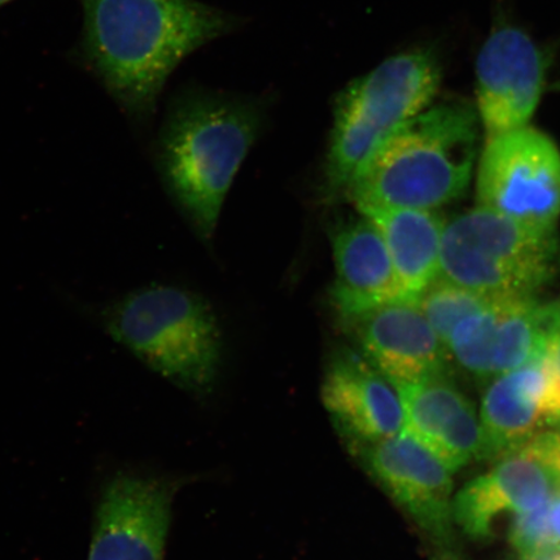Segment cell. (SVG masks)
<instances>
[{
    "instance_id": "obj_1",
    "label": "cell",
    "mask_w": 560,
    "mask_h": 560,
    "mask_svg": "<svg viewBox=\"0 0 560 560\" xmlns=\"http://www.w3.org/2000/svg\"><path fill=\"white\" fill-rule=\"evenodd\" d=\"M83 55L126 114L155 110L188 55L234 32L240 18L199 0H81Z\"/></svg>"
},
{
    "instance_id": "obj_2",
    "label": "cell",
    "mask_w": 560,
    "mask_h": 560,
    "mask_svg": "<svg viewBox=\"0 0 560 560\" xmlns=\"http://www.w3.org/2000/svg\"><path fill=\"white\" fill-rule=\"evenodd\" d=\"M479 124L470 104L430 105L377 147L350 184L346 200L359 212L450 205L470 184Z\"/></svg>"
},
{
    "instance_id": "obj_3",
    "label": "cell",
    "mask_w": 560,
    "mask_h": 560,
    "mask_svg": "<svg viewBox=\"0 0 560 560\" xmlns=\"http://www.w3.org/2000/svg\"><path fill=\"white\" fill-rule=\"evenodd\" d=\"M260 125L258 105L242 97L195 91L173 104L161 131L160 167L201 240L212 237Z\"/></svg>"
},
{
    "instance_id": "obj_4",
    "label": "cell",
    "mask_w": 560,
    "mask_h": 560,
    "mask_svg": "<svg viewBox=\"0 0 560 560\" xmlns=\"http://www.w3.org/2000/svg\"><path fill=\"white\" fill-rule=\"evenodd\" d=\"M443 77L439 51L418 46L390 56L340 91L334 102L322 196L346 200L350 184L392 132L430 107Z\"/></svg>"
},
{
    "instance_id": "obj_5",
    "label": "cell",
    "mask_w": 560,
    "mask_h": 560,
    "mask_svg": "<svg viewBox=\"0 0 560 560\" xmlns=\"http://www.w3.org/2000/svg\"><path fill=\"white\" fill-rule=\"evenodd\" d=\"M117 342L177 387L195 395L213 388L221 362L219 322L205 299L179 287L130 292L104 312Z\"/></svg>"
},
{
    "instance_id": "obj_6",
    "label": "cell",
    "mask_w": 560,
    "mask_h": 560,
    "mask_svg": "<svg viewBox=\"0 0 560 560\" xmlns=\"http://www.w3.org/2000/svg\"><path fill=\"white\" fill-rule=\"evenodd\" d=\"M558 256L556 229L476 207L445 223L440 278L492 299L535 298Z\"/></svg>"
},
{
    "instance_id": "obj_7",
    "label": "cell",
    "mask_w": 560,
    "mask_h": 560,
    "mask_svg": "<svg viewBox=\"0 0 560 560\" xmlns=\"http://www.w3.org/2000/svg\"><path fill=\"white\" fill-rule=\"evenodd\" d=\"M478 207L538 228L560 217V151L542 131L524 128L487 140L476 173Z\"/></svg>"
},
{
    "instance_id": "obj_8",
    "label": "cell",
    "mask_w": 560,
    "mask_h": 560,
    "mask_svg": "<svg viewBox=\"0 0 560 560\" xmlns=\"http://www.w3.org/2000/svg\"><path fill=\"white\" fill-rule=\"evenodd\" d=\"M549 62L548 54L520 27L494 26L476 59V112L487 140L529 124Z\"/></svg>"
},
{
    "instance_id": "obj_9",
    "label": "cell",
    "mask_w": 560,
    "mask_h": 560,
    "mask_svg": "<svg viewBox=\"0 0 560 560\" xmlns=\"http://www.w3.org/2000/svg\"><path fill=\"white\" fill-rule=\"evenodd\" d=\"M174 490L166 480L112 476L96 503L88 560H164Z\"/></svg>"
},
{
    "instance_id": "obj_10",
    "label": "cell",
    "mask_w": 560,
    "mask_h": 560,
    "mask_svg": "<svg viewBox=\"0 0 560 560\" xmlns=\"http://www.w3.org/2000/svg\"><path fill=\"white\" fill-rule=\"evenodd\" d=\"M363 465L398 508L440 548L454 544L453 474L405 431L355 447Z\"/></svg>"
},
{
    "instance_id": "obj_11",
    "label": "cell",
    "mask_w": 560,
    "mask_h": 560,
    "mask_svg": "<svg viewBox=\"0 0 560 560\" xmlns=\"http://www.w3.org/2000/svg\"><path fill=\"white\" fill-rule=\"evenodd\" d=\"M345 322L361 353L392 384L452 375L451 354L416 303L397 301Z\"/></svg>"
},
{
    "instance_id": "obj_12",
    "label": "cell",
    "mask_w": 560,
    "mask_h": 560,
    "mask_svg": "<svg viewBox=\"0 0 560 560\" xmlns=\"http://www.w3.org/2000/svg\"><path fill=\"white\" fill-rule=\"evenodd\" d=\"M480 460L497 462L560 427V400L545 357L495 376L482 397Z\"/></svg>"
},
{
    "instance_id": "obj_13",
    "label": "cell",
    "mask_w": 560,
    "mask_h": 560,
    "mask_svg": "<svg viewBox=\"0 0 560 560\" xmlns=\"http://www.w3.org/2000/svg\"><path fill=\"white\" fill-rule=\"evenodd\" d=\"M320 395L341 435L354 447L380 443L404 429L397 388L353 349L342 347L332 354Z\"/></svg>"
},
{
    "instance_id": "obj_14",
    "label": "cell",
    "mask_w": 560,
    "mask_h": 560,
    "mask_svg": "<svg viewBox=\"0 0 560 560\" xmlns=\"http://www.w3.org/2000/svg\"><path fill=\"white\" fill-rule=\"evenodd\" d=\"M395 387L404 409L402 431L436 455L452 474L480 460V418L452 375Z\"/></svg>"
},
{
    "instance_id": "obj_15",
    "label": "cell",
    "mask_w": 560,
    "mask_h": 560,
    "mask_svg": "<svg viewBox=\"0 0 560 560\" xmlns=\"http://www.w3.org/2000/svg\"><path fill=\"white\" fill-rule=\"evenodd\" d=\"M558 492L555 474L521 447L458 490L453 499L454 524L472 540H487L501 515L528 513Z\"/></svg>"
},
{
    "instance_id": "obj_16",
    "label": "cell",
    "mask_w": 560,
    "mask_h": 560,
    "mask_svg": "<svg viewBox=\"0 0 560 560\" xmlns=\"http://www.w3.org/2000/svg\"><path fill=\"white\" fill-rule=\"evenodd\" d=\"M335 262L331 301L342 320L404 301L380 229L365 214L346 217L330 231Z\"/></svg>"
},
{
    "instance_id": "obj_17",
    "label": "cell",
    "mask_w": 560,
    "mask_h": 560,
    "mask_svg": "<svg viewBox=\"0 0 560 560\" xmlns=\"http://www.w3.org/2000/svg\"><path fill=\"white\" fill-rule=\"evenodd\" d=\"M360 213L381 231L402 300L416 303L440 278L446 221L436 210L425 209H371Z\"/></svg>"
},
{
    "instance_id": "obj_18",
    "label": "cell",
    "mask_w": 560,
    "mask_h": 560,
    "mask_svg": "<svg viewBox=\"0 0 560 560\" xmlns=\"http://www.w3.org/2000/svg\"><path fill=\"white\" fill-rule=\"evenodd\" d=\"M499 301L492 299L480 311L462 319L446 341L452 361L479 381L493 380Z\"/></svg>"
},
{
    "instance_id": "obj_19",
    "label": "cell",
    "mask_w": 560,
    "mask_h": 560,
    "mask_svg": "<svg viewBox=\"0 0 560 560\" xmlns=\"http://www.w3.org/2000/svg\"><path fill=\"white\" fill-rule=\"evenodd\" d=\"M490 300L492 298L439 278L419 296L416 304L446 347L454 327L485 307Z\"/></svg>"
},
{
    "instance_id": "obj_20",
    "label": "cell",
    "mask_w": 560,
    "mask_h": 560,
    "mask_svg": "<svg viewBox=\"0 0 560 560\" xmlns=\"http://www.w3.org/2000/svg\"><path fill=\"white\" fill-rule=\"evenodd\" d=\"M549 501L528 513L514 515L509 540L523 560H542L557 556L549 522Z\"/></svg>"
},
{
    "instance_id": "obj_21",
    "label": "cell",
    "mask_w": 560,
    "mask_h": 560,
    "mask_svg": "<svg viewBox=\"0 0 560 560\" xmlns=\"http://www.w3.org/2000/svg\"><path fill=\"white\" fill-rule=\"evenodd\" d=\"M523 447L540 459L560 482V427L538 433Z\"/></svg>"
},
{
    "instance_id": "obj_22",
    "label": "cell",
    "mask_w": 560,
    "mask_h": 560,
    "mask_svg": "<svg viewBox=\"0 0 560 560\" xmlns=\"http://www.w3.org/2000/svg\"><path fill=\"white\" fill-rule=\"evenodd\" d=\"M546 330H548V346H546V359L560 380V300L546 304Z\"/></svg>"
},
{
    "instance_id": "obj_23",
    "label": "cell",
    "mask_w": 560,
    "mask_h": 560,
    "mask_svg": "<svg viewBox=\"0 0 560 560\" xmlns=\"http://www.w3.org/2000/svg\"><path fill=\"white\" fill-rule=\"evenodd\" d=\"M549 522L557 555H560V492L549 501Z\"/></svg>"
},
{
    "instance_id": "obj_24",
    "label": "cell",
    "mask_w": 560,
    "mask_h": 560,
    "mask_svg": "<svg viewBox=\"0 0 560 560\" xmlns=\"http://www.w3.org/2000/svg\"><path fill=\"white\" fill-rule=\"evenodd\" d=\"M435 560H458V559L454 558L451 555H446V552H444V555L439 556Z\"/></svg>"
},
{
    "instance_id": "obj_25",
    "label": "cell",
    "mask_w": 560,
    "mask_h": 560,
    "mask_svg": "<svg viewBox=\"0 0 560 560\" xmlns=\"http://www.w3.org/2000/svg\"><path fill=\"white\" fill-rule=\"evenodd\" d=\"M12 2V0H0V7L7 4V3H10Z\"/></svg>"
}]
</instances>
